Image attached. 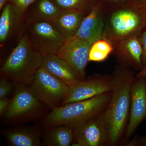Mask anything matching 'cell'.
Masks as SVG:
<instances>
[{"label":"cell","mask_w":146,"mask_h":146,"mask_svg":"<svg viewBox=\"0 0 146 146\" xmlns=\"http://www.w3.org/2000/svg\"><path fill=\"white\" fill-rule=\"evenodd\" d=\"M134 76L133 69L119 65L113 72L112 96L102 114L109 133V146L119 144L127 126L130 112L131 88Z\"/></svg>","instance_id":"6da1fadb"},{"label":"cell","mask_w":146,"mask_h":146,"mask_svg":"<svg viewBox=\"0 0 146 146\" xmlns=\"http://www.w3.org/2000/svg\"><path fill=\"white\" fill-rule=\"evenodd\" d=\"M109 5L108 8L104 6L103 39L115 44L140 34L146 28V0H124Z\"/></svg>","instance_id":"7a4b0ae2"},{"label":"cell","mask_w":146,"mask_h":146,"mask_svg":"<svg viewBox=\"0 0 146 146\" xmlns=\"http://www.w3.org/2000/svg\"><path fill=\"white\" fill-rule=\"evenodd\" d=\"M112 91L89 99L74 102L51 110L42 121L45 128L66 125L73 129L96 116L101 115L107 107Z\"/></svg>","instance_id":"3957f363"},{"label":"cell","mask_w":146,"mask_h":146,"mask_svg":"<svg viewBox=\"0 0 146 146\" xmlns=\"http://www.w3.org/2000/svg\"><path fill=\"white\" fill-rule=\"evenodd\" d=\"M44 58L32 47L26 30L1 67V76L15 84L30 86L42 67Z\"/></svg>","instance_id":"277c9868"},{"label":"cell","mask_w":146,"mask_h":146,"mask_svg":"<svg viewBox=\"0 0 146 146\" xmlns=\"http://www.w3.org/2000/svg\"><path fill=\"white\" fill-rule=\"evenodd\" d=\"M14 89L8 109L3 116L5 123L19 124L44 116L48 107L36 98L29 86L15 84Z\"/></svg>","instance_id":"5b68a950"},{"label":"cell","mask_w":146,"mask_h":146,"mask_svg":"<svg viewBox=\"0 0 146 146\" xmlns=\"http://www.w3.org/2000/svg\"><path fill=\"white\" fill-rule=\"evenodd\" d=\"M33 95L50 109L63 105L70 87L41 67L29 86Z\"/></svg>","instance_id":"8992f818"},{"label":"cell","mask_w":146,"mask_h":146,"mask_svg":"<svg viewBox=\"0 0 146 146\" xmlns=\"http://www.w3.org/2000/svg\"><path fill=\"white\" fill-rule=\"evenodd\" d=\"M26 32L32 47L44 57L56 55L65 40L49 22L27 25Z\"/></svg>","instance_id":"52a82bcc"},{"label":"cell","mask_w":146,"mask_h":146,"mask_svg":"<svg viewBox=\"0 0 146 146\" xmlns=\"http://www.w3.org/2000/svg\"><path fill=\"white\" fill-rule=\"evenodd\" d=\"M0 16V48L2 51L12 50L26 30L24 15L10 3L4 7Z\"/></svg>","instance_id":"ba28073f"},{"label":"cell","mask_w":146,"mask_h":146,"mask_svg":"<svg viewBox=\"0 0 146 146\" xmlns=\"http://www.w3.org/2000/svg\"><path fill=\"white\" fill-rule=\"evenodd\" d=\"M102 114L74 129L72 146L109 145V133Z\"/></svg>","instance_id":"9c48e42d"},{"label":"cell","mask_w":146,"mask_h":146,"mask_svg":"<svg viewBox=\"0 0 146 146\" xmlns=\"http://www.w3.org/2000/svg\"><path fill=\"white\" fill-rule=\"evenodd\" d=\"M113 87L114 82L112 76L96 75L84 78L70 87L69 94L63 105L89 99L107 92H111Z\"/></svg>","instance_id":"30bf717a"},{"label":"cell","mask_w":146,"mask_h":146,"mask_svg":"<svg viewBox=\"0 0 146 146\" xmlns=\"http://www.w3.org/2000/svg\"><path fill=\"white\" fill-rule=\"evenodd\" d=\"M91 46L87 41L75 35L65 39L56 55L70 64L84 79L86 77Z\"/></svg>","instance_id":"8fae6325"},{"label":"cell","mask_w":146,"mask_h":146,"mask_svg":"<svg viewBox=\"0 0 146 146\" xmlns=\"http://www.w3.org/2000/svg\"><path fill=\"white\" fill-rule=\"evenodd\" d=\"M146 119V77H135L131 88L130 112L124 141L129 140Z\"/></svg>","instance_id":"7c38bea8"},{"label":"cell","mask_w":146,"mask_h":146,"mask_svg":"<svg viewBox=\"0 0 146 146\" xmlns=\"http://www.w3.org/2000/svg\"><path fill=\"white\" fill-rule=\"evenodd\" d=\"M139 35L112 44V53L115 54L119 65L140 70L143 68L142 62L143 49Z\"/></svg>","instance_id":"4fadbf2b"},{"label":"cell","mask_w":146,"mask_h":146,"mask_svg":"<svg viewBox=\"0 0 146 146\" xmlns=\"http://www.w3.org/2000/svg\"><path fill=\"white\" fill-rule=\"evenodd\" d=\"M104 5L98 1L84 18L76 36L91 45L102 39L104 32Z\"/></svg>","instance_id":"5bb4252c"},{"label":"cell","mask_w":146,"mask_h":146,"mask_svg":"<svg viewBox=\"0 0 146 146\" xmlns=\"http://www.w3.org/2000/svg\"><path fill=\"white\" fill-rule=\"evenodd\" d=\"M41 67L70 87L83 79L70 64L57 55L44 57Z\"/></svg>","instance_id":"9a60e30c"},{"label":"cell","mask_w":146,"mask_h":146,"mask_svg":"<svg viewBox=\"0 0 146 146\" xmlns=\"http://www.w3.org/2000/svg\"><path fill=\"white\" fill-rule=\"evenodd\" d=\"M87 14L80 11L62 10L49 23L66 39L76 35L84 18Z\"/></svg>","instance_id":"2e32d148"},{"label":"cell","mask_w":146,"mask_h":146,"mask_svg":"<svg viewBox=\"0 0 146 146\" xmlns=\"http://www.w3.org/2000/svg\"><path fill=\"white\" fill-rule=\"evenodd\" d=\"M62 9L51 0H36L24 14L27 25L39 22H49L55 18Z\"/></svg>","instance_id":"e0dca14e"},{"label":"cell","mask_w":146,"mask_h":146,"mask_svg":"<svg viewBox=\"0 0 146 146\" xmlns=\"http://www.w3.org/2000/svg\"><path fill=\"white\" fill-rule=\"evenodd\" d=\"M3 134L8 143L13 146H40L41 131L38 128L17 127L4 131Z\"/></svg>","instance_id":"ac0fdd59"},{"label":"cell","mask_w":146,"mask_h":146,"mask_svg":"<svg viewBox=\"0 0 146 146\" xmlns=\"http://www.w3.org/2000/svg\"><path fill=\"white\" fill-rule=\"evenodd\" d=\"M46 132L42 143L48 146H72L74 141V129L66 125L54 126L46 128Z\"/></svg>","instance_id":"d6986e66"},{"label":"cell","mask_w":146,"mask_h":146,"mask_svg":"<svg viewBox=\"0 0 146 146\" xmlns=\"http://www.w3.org/2000/svg\"><path fill=\"white\" fill-rule=\"evenodd\" d=\"M113 51V46L107 39H101L91 46L89 55V62H100L107 59Z\"/></svg>","instance_id":"ffe728a7"},{"label":"cell","mask_w":146,"mask_h":146,"mask_svg":"<svg viewBox=\"0 0 146 146\" xmlns=\"http://www.w3.org/2000/svg\"><path fill=\"white\" fill-rule=\"evenodd\" d=\"M62 10L73 9L88 14L98 0H51Z\"/></svg>","instance_id":"44dd1931"},{"label":"cell","mask_w":146,"mask_h":146,"mask_svg":"<svg viewBox=\"0 0 146 146\" xmlns=\"http://www.w3.org/2000/svg\"><path fill=\"white\" fill-rule=\"evenodd\" d=\"M15 84L5 77L1 76L0 99L7 97L15 88Z\"/></svg>","instance_id":"7402d4cb"},{"label":"cell","mask_w":146,"mask_h":146,"mask_svg":"<svg viewBox=\"0 0 146 146\" xmlns=\"http://www.w3.org/2000/svg\"><path fill=\"white\" fill-rule=\"evenodd\" d=\"M36 0H8V2L24 15L29 7Z\"/></svg>","instance_id":"603a6c76"},{"label":"cell","mask_w":146,"mask_h":146,"mask_svg":"<svg viewBox=\"0 0 146 146\" xmlns=\"http://www.w3.org/2000/svg\"><path fill=\"white\" fill-rule=\"evenodd\" d=\"M139 39L143 49L142 62L144 67L146 65V28L140 33Z\"/></svg>","instance_id":"cb8c5ba5"},{"label":"cell","mask_w":146,"mask_h":146,"mask_svg":"<svg viewBox=\"0 0 146 146\" xmlns=\"http://www.w3.org/2000/svg\"><path fill=\"white\" fill-rule=\"evenodd\" d=\"M11 102V100L7 97L0 99V115L3 117L5 115Z\"/></svg>","instance_id":"d4e9b609"},{"label":"cell","mask_w":146,"mask_h":146,"mask_svg":"<svg viewBox=\"0 0 146 146\" xmlns=\"http://www.w3.org/2000/svg\"><path fill=\"white\" fill-rule=\"evenodd\" d=\"M129 146H146V136H143L142 138H135L132 142H130L128 144Z\"/></svg>","instance_id":"484cf974"},{"label":"cell","mask_w":146,"mask_h":146,"mask_svg":"<svg viewBox=\"0 0 146 146\" xmlns=\"http://www.w3.org/2000/svg\"><path fill=\"white\" fill-rule=\"evenodd\" d=\"M143 77H146V65L139 71V72L136 75V77L138 78Z\"/></svg>","instance_id":"4316f807"},{"label":"cell","mask_w":146,"mask_h":146,"mask_svg":"<svg viewBox=\"0 0 146 146\" xmlns=\"http://www.w3.org/2000/svg\"><path fill=\"white\" fill-rule=\"evenodd\" d=\"M98 1L102 2L103 3L109 5L121 2L124 0H98Z\"/></svg>","instance_id":"83f0119b"},{"label":"cell","mask_w":146,"mask_h":146,"mask_svg":"<svg viewBox=\"0 0 146 146\" xmlns=\"http://www.w3.org/2000/svg\"><path fill=\"white\" fill-rule=\"evenodd\" d=\"M8 2V0H0V10L3 9Z\"/></svg>","instance_id":"f1b7e54d"}]
</instances>
